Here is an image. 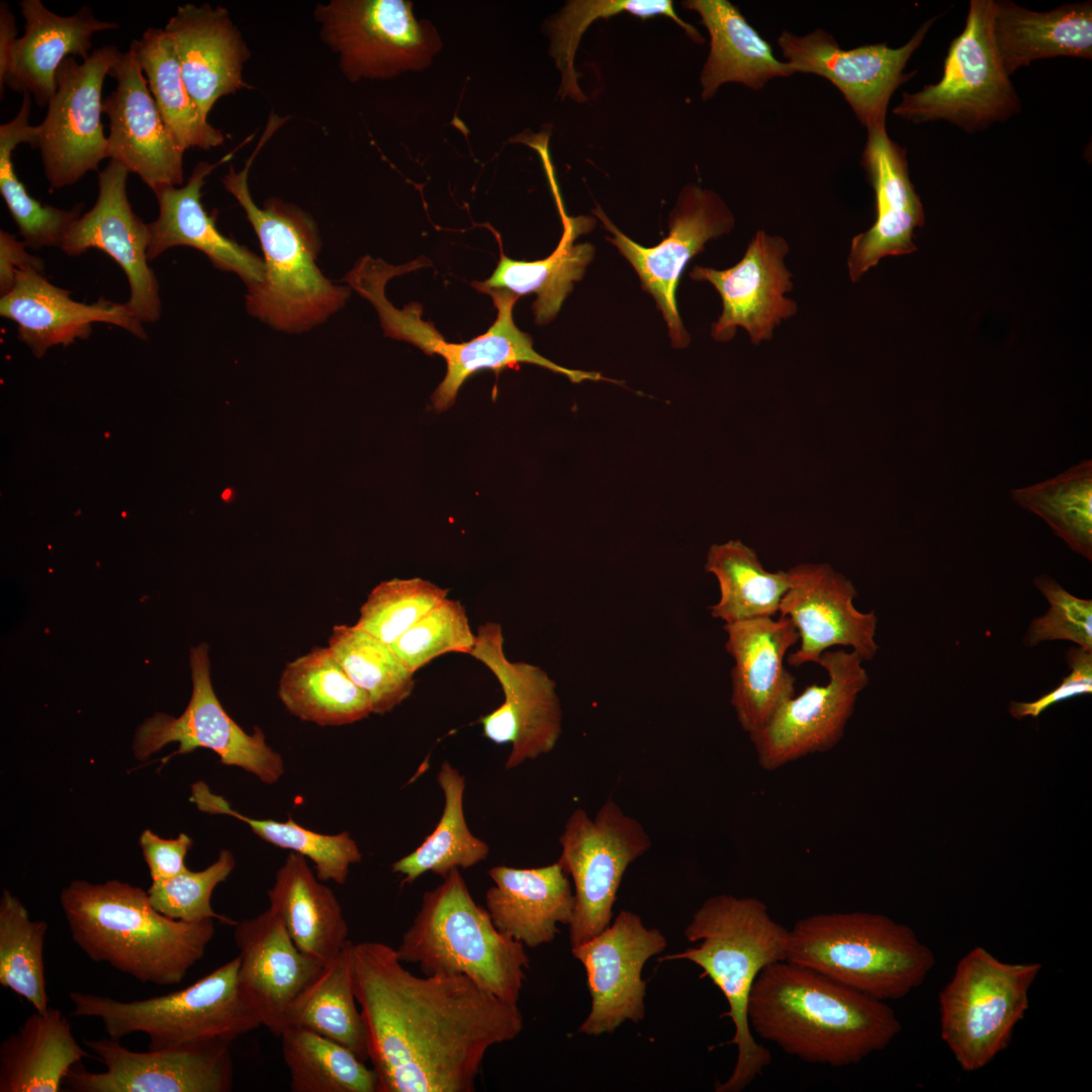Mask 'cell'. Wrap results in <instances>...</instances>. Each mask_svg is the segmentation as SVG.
Returning a JSON list of instances; mask_svg holds the SVG:
<instances>
[{
    "instance_id": "6f0895ef",
    "label": "cell",
    "mask_w": 1092,
    "mask_h": 1092,
    "mask_svg": "<svg viewBox=\"0 0 1092 1092\" xmlns=\"http://www.w3.org/2000/svg\"><path fill=\"white\" fill-rule=\"evenodd\" d=\"M139 842L152 881L169 879L188 870L185 856L193 841L187 834L165 839L146 829Z\"/></svg>"
},
{
    "instance_id": "9a60e30c",
    "label": "cell",
    "mask_w": 1092,
    "mask_h": 1092,
    "mask_svg": "<svg viewBox=\"0 0 1092 1092\" xmlns=\"http://www.w3.org/2000/svg\"><path fill=\"white\" fill-rule=\"evenodd\" d=\"M189 660L192 693L186 709L179 717L160 712L147 718L134 732V758L146 760L165 745L177 742L178 749L164 757V763L174 755L207 748L222 764L241 767L263 783H276L284 774L282 756L267 744L259 727L247 733L219 703L210 679L208 645L192 647Z\"/></svg>"
},
{
    "instance_id": "d6986e66",
    "label": "cell",
    "mask_w": 1092,
    "mask_h": 1092,
    "mask_svg": "<svg viewBox=\"0 0 1092 1092\" xmlns=\"http://www.w3.org/2000/svg\"><path fill=\"white\" fill-rule=\"evenodd\" d=\"M594 213L613 234L607 238L636 270L641 285L656 301L668 326L672 345L684 348L690 336L684 329L675 301L679 277L688 262L705 249L710 240L728 234L735 219L724 200L699 185L686 186L670 215L669 234L658 245L645 248L618 230L598 206Z\"/></svg>"
},
{
    "instance_id": "8992f818",
    "label": "cell",
    "mask_w": 1092,
    "mask_h": 1092,
    "mask_svg": "<svg viewBox=\"0 0 1092 1092\" xmlns=\"http://www.w3.org/2000/svg\"><path fill=\"white\" fill-rule=\"evenodd\" d=\"M414 271L411 263L393 266L370 256L361 258L345 276L346 282L367 299L377 311L385 336L405 341L427 355H439L446 362V374L432 395L438 412L449 408L463 383L482 370L500 372L529 363L565 375L572 382L597 381V372L568 369L540 355L532 338L515 324L513 309L519 299L504 290H488L496 308V318L488 330L467 342L450 343L434 325L422 318V306L416 302L395 307L387 298V282Z\"/></svg>"
},
{
    "instance_id": "d4e9b609",
    "label": "cell",
    "mask_w": 1092,
    "mask_h": 1092,
    "mask_svg": "<svg viewBox=\"0 0 1092 1092\" xmlns=\"http://www.w3.org/2000/svg\"><path fill=\"white\" fill-rule=\"evenodd\" d=\"M143 73L132 47L120 53L111 70L116 86L103 100L109 119L108 158L136 174L153 192L182 186L185 151L163 121Z\"/></svg>"
},
{
    "instance_id": "4dcf8cb0",
    "label": "cell",
    "mask_w": 1092,
    "mask_h": 1092,
    "mask_svg": "<svg viewBox=\"0 0 1092 1092\" xmlns=\"http://www.w3.org/2000/svg\"><path fill=\"white\" fill-rule=\"evenodd\" d=\"M24 19V33L12 43L0 61V92L3 87L33 95L39 106L48 105L56 93V75L68 57L87 60L92 36L99 31L116 29L115 22L96 18L89 6L75 14L61 16L39 0L19 2Z\"/></svg>"
},
{
    "instance_id": "db71d44e",
    "label": "cell",
    "mask_w": 1092,
    "mask_h": 1092,
    "mask_svg": "<svg viewBox=\"0 0 1092 1092\" xmlns=\"http://www.w3.org/2000/svg\"><path fill=\"white\" fill-rule=\"evenodd\" d=\"M235 867L233 852L223 849L206 869L187 870L169 879L152 881L147 892L153 906L170 918L187 922L217 919L235 925L236 921L217 914L210 904L213 890L229 878Z\"/></svg>"
},
{
    "instance_id": "cb8c5ba5",
    "label": "cell",
    "mask_w": 1092,
    "mask_h": 1092,
    "mask_svg": "<svg viewBox=\"0 0 1092 1092\" xmlns=\"http://www.w3.org/2000/svg\"><path fill=\"white\" fill-rule=\"evenodd\" d=\"M787 571L790 586L779 614L792 620L801 642L787 657L791 666L818 664L834 646L851 647L863 660L876 656L878 618L854 607L857 590L849 578L827 563H801Z\"/></svg>"
},
{
    "instance_id": "603a6c76",
    "label": "cell",
    "mask_w": 1092,
    "mask_h": 1092,
    "mask_svg": "<svg viewBox=\"0 0 1092 1092\" xmlns=\"http://www.w3.org/2000/svg\"><path fill=\"white\" fill-rule=\"evenodd\" d=\"M129 171L110 160L98 174V196L94 205L69 229L60 249L70 257L98 249L123 270L129 297L124 303L142 323H156L161 315L159 283L149 266L150 229L138 216L128 200Z\"/></svg>"
},
{
    "instance_id": "5bb4252c",
    "label": "cell",
    "mask_w": 1092,
    "mask_h": 1092,
    "mask_svg": "<svg viewBox=\"0 0 1092 1092\" xmlns=\"http://www.w3.org/2000/svg\"><path fill=\"white\" fill-rule=\"evenodd\" d=\"M120 53L116 47L104 46L82 63L68 57L58 69L56 93L43 120L35 125L30 145L40 152L51 190L75 184L108 158L101 121L102 88Z\"/></svg>"
},
{
    "instance_id": "9f6ffc18",
    "label": "cell",
    "mask_w": 1092,
    "mask_h": 1092,
    "mask_svg": "<svg viewBox=\"0 0 1092 1092\" xmlns=\"http://www.w3.org/2000/svg\"><path fill=\"white\" fill-rule=\"evenodd\" d=\"M1066 659L1071 671L1055 690L1033 702L1010 703L1009 713L1014 718H1036L1058 702L1092 693V651L1071 647Z\"/></svg>"
},
{
    "instance_id": "7a4b0ae2",
    "label": "cell",
    "mask_w": 1092,
    "mask_h": 1092,
    "mask_svg": "<svg viewBox=\"0 0 1092 1092\" xmlns=\"http://www.w3.org/2000/svg\"><path fill=\"white\" fill-rule=\"evenodd\" d=\"M751 1031L802 1061L844 1067L886 1049L901 1032L886 1001L788 961L766 966L748 1002Z\"/></svg>"
},
{
    "instance_id": "ee69618b",
    "label": "cell",
    "mask_w": 1092,
    "mask_h": 1092,
    "mask_svg": "<svg viewBox=\"0 0 1092 1092\" xmlns=\"http://www.w3.org/2000/svg\"><path fill=\"white\" fill-rule=\"evenodd\" d=\"M190 800L201 812L235 817L264 841L309 858L322 882L345 884L351 864L362 858L356 841L346 831L329 835L307 829L292 818L283 822L251 818L234 810L223 797L213 794L203 782L191 786Z\"/></svg>"
},
{
    "instance_id": "816d5d0a",
    "label": "cell",
    "mask_w": 1092,
    "mask_h": 1092,
    "mask_svg": "<svg viewBox=\"0 0 1092 1092\" xmlns=\"http://www.w3.org/2000/svg\"><path fill=\"white\" fill-rule=\"evenodd\" d=\"M447 595L448 589L420 577L381 581L361 606L355 625L391 644Z\"/></svg>"
},
{
    "instance_id": "f35d334b",
    "label": "cell",
    "mask_w": 1092,
    "mask_h": 1092,
    "mask_svg": "<svg viewBox=\"0 0 1092 1092\" xmlns=\"http://www.w3.org/2000/svg\"><path fill=\"white\" fill-rule=\"evenodd\" d=\"M278 696L292 715L321 726L351 724L372 713L367 694L351 680L329 647H314L288 662Z\"/></svg>"
},
{
    "instance_id": "f1b7e54d",
    "label": "cell",
    "mask_w": 1092,
    "mask_h": 1092,
    "mask_svg": "<svg viewBox=\"0 0 1092 1092\" xmlns=\"http://www.w3.org/2000/svg\"><path fill=\"white\" fill-rule=\"evenodd\" d=\"M164 30L186 87L203 116L224 96L249 88L243 71L251 51L230 12L209 3L178 6Z\"/></svg>"
},
{
    "instance_id": "ab89813d",
    "label": "cell",
    "mask_w": 1092,
    "mask_h": 1092,
    "mask_svg": "<svg viewBox=\"0 0 1092 1092\" xmlns=\"http://www.w3.org/2000/svg\"><path fill=\"white\" fill-rule=\"evenodd\" d=\"M133 48L163 121L186 151L222 146L228 135L211 125L183 80L174 44L164 28L149 27Z\"/></svg>"
},
{
    "instance_id": "f6af8a7d",
    "label": "cell",
    "mask_w": 1092,
    "mask_h": 1092,
    "mask_svg": "<svg viewBox=\"0 0 1092 1092\" xmlns=\"http://www.w3.org/2000/svg\"><path fill=\"white\" fill-rule=\"evenodd\" d=\"M30 96L24 93L15 117L0 125V193L26 247L60 248L69 229L81 215L82 205L67 210L40 203L30 196L18 179L12 160L18 145H31L34 139L35 125L29 124Z\"/></svg>"
},
{
    "instance_id": "4316f807",
    "label": "cell",
    "mask_w": 1092,
    "mask_h": 1092,
    "mask_svg": "<svg viewBox=\"0 0 1092 1092\" xmlns=\"http://www.w3.org/2000/svg\"><path fill=\"white\" fill-rule=\"evenodd\" d=\"M234 926L241 991L261 1025L279 1036L288 1027L295 1001L324 964L294 944L283 922L270 908Z\"/></svg>"
},
{
    "instance_id": "7dc6e473",
    "label": "cell",
    "mask_w": 1092,
    "mask_h": 1092,
    "mask_svg": "<svg viewBox=\"0 0 1092 1092\" xmlns=\"http://www.w3.org/2000/svg\"><path fill=\"white\" fill-rule=\"evenodd\" d=\"M328 647L351 680L367 694L373 714L390 712L412 694L414 673L390 644L356 625L334 626Z\"/></svg>"
},
{
    "instance_id": "e0dca14e",
    "label": "cell",
    "mask_w": 1092,
    "mask_h": 1092,
    "mask_svg": "<svg viewBox=\"0 0 1092 1092\" xmlns=\"http://www.w3.org/2000/svg\"><path fill=\"white\" fill-rule=\"evenodd\" d=\"M934 20H925L911 38L897 49L887 43H871L844 50L823 28L804 35L784 30L777 43L795 74H814L832 83L868 129L886 126L891 97L912 78L913 74L904 72L905 67Z\"/></svg>"
},
{
    "instance_id": "681fc988",
    "label": "cell",
    "mask_w": 1092,
    "mask_h": 1092,
    "mask_svg": "<svg viewBox=\"0 0 1092 1092\" xmlns=\"http://www.w3.org/2000/svg\"><path fill=\"white\" fill-rule=\"evenodd\" d=\"M48 923L33 921L22 902L8 890L0 899V985L25 999L37 1011L49 1007L43 960Z\"/></svg>"
},
{
    "instance_id": "ffe728a7",
    "label": "cell",
    "mask_w": 1092,
    "mask_h": 1092,
    "mask_svg": "<svg viewBox=\"0 0 1092 1092\" xmlns=\"http://www.w3.org/2000/svg\"><path fill=\"white\" fill-rule=\"evenodd\" d=\"M470 655L490 669L504 692V703L480 723L486 738L511 743L506 769L550 752L562 730L555 681L537 665L509 660L502 626L495 622L478 627Z\"/></svg>"
},
{
    "instance_id": "8d00e7d4",
    "label": "cell",
    "mask_w": 1092,
    "mask_h": 1092,
    "mask_svg": "<svg viewBox=\"0 0 1092 1092\" xmlns=\"http://www.w3.org/2000/svg\"><path fill=\"white\" fill-rule=\"evenodd\" d=\"M87 1058L61 1010H34L0 1044V1092H59L69 1071Z\"/></svg>"
},
{
    "instance_id": "ac0fdd59",
    "label": "cell",
    "mask_w": 1092,
    "mask_h": 1092,
    "mask_svg": "<svg viewBox=\"0 0 1092 1092\" xmlns=\"http://www.w3.org/2000/svg\"><path fill=\"white\" fill-rule=\"evenodd\" d=\"M103 1072L75 1066L64 1084L75 1092H229L234 1086L231 1043L204 1041L134 1052L120 1039H85Z\"/></svg>"
},
{
    "instance_id": "f907efd6",
    "label": "cell",
    "mask_w": 1092,
    "mask_h": 1092,
    "mask_svg": "<svg viewBox=\"0 0 1092 1092\" xmlns=\"http://www.w3.org/2000/svg\"><path fill=\"white\" fill-rule=\"evenodd\" d=\"M640 18L655 15L670 17L696 42L704 41L701 33L685 22L673 8L670 0H575L568 2L550 23L551 55L562 73V94L577 101L585 96L577 84L574 56L585 29L598 18H608L620 13Z\"/></svg>"
},
{
    "instance_id": "484cf974",
    "label": "cell",
    "mask_w": 1092,
    "mask_h": 1092,
    "mask_svg": "<svg viewBox=\"0 0 1092 1092\" xmlns=\"http://www.w3.org/2000/svg\"><path fill=\"white\" fill-rule=\"evenodd\" d=\"M867 130L860 164L875 192L876 219L850 242L847 269L853 283L883 258L915 252L914 231L925 221L910 180L906 150L889 136L886 126Z\"/></svg>"
},
{
    "instance_id": "3957f363",
    "label": "cell",
    "mask_w": 1092,
    "mask_h": 1092,
    "mask_svg": "<svg viewBox=\"0 0 1092 1092\" xmlns=\"http://www.w3.org/2000/svg\"><path fill=\"white\" fill-rule=\"evenodd\" d=\"M60 903L72 939L91 961L143 984H179L215 932L214 919L170 918L153 906L148 892L118 880H75L62 890Z\"/></svg>"
},
{
    "instance_id": "7402d4cb",
    "label": "cell",
    "mask_w": 1092,
    "mask_h": 1092,
    "mask_svg": "<svg viewBox=\"0 0 1092 1092\" xmlns=\"http://www.w3.org/2000/svg\"><path fill=\"white\" fill-rule=\"evenodd\" d=\"M789 251L785 238L759 230L734 266L725 270L702 266L692 269L690 276L711 283L722 300V313L711 329L713 339L728 342L742 328L757 346L770 341L776 328L796 315L797 302L786 296L794 287L793 275L785 263Z\"/></svg>"
},
{
    "instance_id": "f5cc1de1",
    "label": "cell",
    "mask_w": 1092,
    "mask_h": 1092,
    "mask_svg": "<svg viewBox=\"0 0 1092 1092\" xmlns=\"http://www.w3.org/2000/svg\"><path fill=\"white\" fill-rule=\"evenodd\" d=\"M475 635L464 606L444 599L390 644L401 662L415 673L434 658L448 652L469 654Z\"/></svg>"
},
{
    "instance_id": "d590c367",
    "label": "cell",
    "mask_w": 1092,
    "mask_h": 1092,
    "mask_svg": "<svg viewBox=\"0 0 1092 1092\" xmlns=\"http://www.w3.org/2000/svg\"><path fill=\"white\" fill-rule=\"evenodd\" d=\"M270 906L294 944L322 964L348 943L349 928L333 891L312 873L305 856L290 852L268 891Z\"/></svg>"
},
{
    "instance_id": "e575fe53",
    "label": "cell",
    "mask_w": 1092,
    "mask_h": 1092,
    "mask_svg": "<svg viewBox=\"0 0 1092 1092\" xmlns=\"http://www.w3.org/2000/svg\"><path fill=\"white\" fill-rule=\"evenodd\" d=\"M682 6L700 15L710 35V52L700 76L704 101L725 83L759 90L772 79L795 74L731 2L689 0Z\"/></svg>"
},
{
    "instance_id": "bcb514c9",
    "label": "cell",
    "mask_w": 1092,
    "mask_h": 1092,
    "mask_svg": "<svg viewBox=\"0 0 1092 1092\" xmlns=\"http://www.w3.org/2000/svg\"><path fill=\"white\" fill-rule=\"evenodd\" d=\"M281 1052L293 1092H377L373 1069L346 1046L315 1032L288 1027Z\"/></svg>"
},
{
    "instance_id": "836d02e7",
    "label": "cell",
    "mask_w": 1092,
    "mask_h": 1092,
    "mask_svg": "<svg viewBox=\"0 0 1092 1092\" xmlns=\"http://www.w3.org/2000/svg\"><path fill=\"white\" fill-rule=\"evenodd\" d=\"M992 35L1010 77L1031 62L1054 57L1092 59V3L1033 11L1009 0L993 1Z\"/></svg>"
},
{
    "instance_id": "f546056e",
    "label": "cell",
    "mask_w": 1092,
    "mask_h": 1092,
    "mask_svg": "<svg viewBox=\"0 0 1092 1092\" xmlns=\"http://www.w3.org/2000/svg\"><path fill=\"white\" fill-rule=\"evenodd\" d=\"M69 290L52 284L43 271L30 268L20 272L13 288L0 298V315L17 325L18 338L36 357L57 345L68 346L87 339L92 325L105 323L120 327L146 339L140 322L124 303L100 297L94 303L71 298Z\"/></svg>"
},
{
    "instance_id": "74e56055",
    "label": "cell",
    "mask_w": 1092,
    "mask_h": 1092,
    "mask_svg": "<svg viewBox=\"0 0 1092 1092\" xmlns=\"http://www.w3.org/2000/svg\"><path fill=\"white\" fill-rule=\"evenodd\" d=\"M563 234L554 252L545 259L519 261L507 257L500 249V258L489 278L472 283L478 291L504 290L520 297L535 293L533 311L537 324L552 321L574 282L581 279L594 257L590 244H575L581 234L588 232L595 220L586 216L561 215Z\"/></svg>"
},
{
    "instance_id": "4fadbf2b",
    "label": "cell",
    "mask_w": 1092,
    "mask_h": 1092,
    "mask_svg": "<svg viewBox=\"0 0 1092 1092\" xmlns=\"http://www.w3.org/2000/svg\"><path fill=\"white\" fill-rule=\"evenodd\" d=\"M313 18L351 82L421 69L439 47L434 28L415 18L410 1L331 0L315 5Z\"/></svg>"
},
{
    "instance_id": "30bf717a",
    "label": "cell",
    "mask_w": 1092,
    "mask_h": 1092,
    "mask_svg": "<svg viewBox=\"0 0 1092 1092\" xmlns=\"http://www.w3.org/2000/svg\"><path fill=\"white\" fill-rule=\"evenodd\" d=\"M1041 968L1003 962L983 946L959 961L938 1005L941 1039L962 1070H981L1008 1046Z\"/></svg>"
},
{
    "instance_id": "9c48e42d",
    "label": "cell",
    "mask_w": 1092,
    "mask_h": 1092,
    "mask_svg": "<svg viewBox=\"0 0 1092 1092\" xmlns=\"http://www.w3.org/2000/svg\"><path fill=\"white\" fill-rule=\"evenodd\" d=\"M239 964L237 956L184 989L142 1000L73 991L72 1015L100 1019L112 1038L144 1033L148 1050L215 1040L232 1043L261 1025L241 991Z\"/></svg>"
},
{
    "instance_id": "8fae6325",
    "label": "cell",
    "mask_w": 1092,
    "mask_h": 1092,
    "mask_svg": "<svg viewBox=\"0 0 1092 1092\" xmlns=\"http://www.w3.org/2000/svg\"><path fill=\"white\" fill-rule=\"evenodd\" d=\"M993 0H972L963 31L949 43L938 82L902 94L893 109L920 124L944 120L969 132L1004 121L1020 99L997 56L992 35Z\"/></svg>"
},
{
    "instance_id": "6da1fadb",
    "label": "cell",
    "mask_w": 1092,
    "mask_h": 1092,
    "mask_svg": "<svg viewBox=\"0 0 1092 1092\" xmlns=\"http://www.w3.org/2000/svg\"><path fill=\"white\" fill-rule=\"evenodd\" d=\"M377 1092H473L484 1057L524 1026L518 1004L463 975L416 976L381 941L350 943Z\"/></svg>"
},
{
    "instance_id": "83f0119b",
    "label": "cell",
    "mask_w": 1092,
    "mask_h": 1092,
    "mask_svg": "<svg viewBox=\"0 0 1092 1092\" xmlns=\"http://www.w3.org/2000/svg\"><path fill=\"white\" fill-rule=\"evenodd\" d=\"M723 629L727 634L725 649L734 661L730 702L749 736L795 695L796 677L784 666V660L800 636L786 616L724 624Z\"/></svg>"
},
{
    "instance_id": "277c9868",
    "label": "cell",
    "mask_w": 1092,
    "mask_h": 1092,
    "mask_svg": "<svg viewBox=\"0 0 1092 1092\" xmlns=\"http://www.w3.org/2000/svg\"><path fill=\"white\" fill-rule=\"evenodd\" d=\"M285 121L286 117L272 113L243 169L230 166L221 183L244 209L264 255L263 281L246 295L248 312L274 329L297 333L327 321L345 305L351 291L334 284L317 267L322 243L310 214L279 198H269L259 206L251 195L252 165Z\"/></svg>"
},
{
    "instance_id": "11a10c76",
    "label": "cell",
    "mask_w": 1092,
    "mask_h": 1092,
    "mask_svg": "<svg viewBox=\"0 0 1092 1092\" xmlns=\"http://www.w3.org/2000/svg\"><path fill=\"white\" fill-rule=\"evenodd\" d=\"M1033 583L1050 608L1030 622L1026 644L1033 647L1044 641L1068 640L1092 651V600L1075 597L1045 574L1036 576Z\"/></svg>"
},
{
    "instance_id": "44dd1931",
    "label": "cell",
    "mask_w": 1092,
    "mask_h": 1092,
    "mask_svg": "<svg viewBox=\"0 0 1092 1092\" xmlns=\"http://www.w3.org/2000/svg\"><path fill=\"white\" fill-rule=\"evenodd\" d=\"M666 938L647 928L639 915L622 910L612 925L589 940L571 947L585 970L590 1011L578 1031L587 1035L614 1032L626 1020L645 1016V963L664 950Z\"/></svg>"
},
{
    "instance_id": "ba28073f",
    "label": "cell",
    "mask_w": 1092,
    "mask_h": 1092,
    "mask_svg": "<svg viewBox=\"0 0 1092 1092\" xmlns=\"http://www.w3.org/2000/svg\"><path fill=\"white\" fill-rule=\"evenodd\" d=\"M395 951L400 962L418 964L425 975H463L514 1004L530 965L525 945L494 926L458 869L425 893Z\"/></svg>"
},
{
    "instance_id": "5b68a950",
    "label": "cell",
    "mask_w": 1092,
    "mask_h": 1092,
    "mask_svg": "<svg viewBox=\"0 0 1092 1092\" xmlns=\"http://www.w3.org/2000/svg\"><path fill=\"white\" fill-rule=\"evenodd\" d=\"M685 936L697 946L663 960H688L699 966L723 993L737 1048L730 1077L715 1086L717 1092H740L760 1076L771 1062L770 1052L757 1042L748 1022V1002L757 976L768 965L786 961L789 929L771 918L766 905L753 897L719 894L695 912Z\"/></svg>"
},
{
    "instance_id": "b9f144b4",
    "label": "cell",
    "mask_w": 1092,
    "mask_h": 1092,
    "mask_svg": "<svg viewBox=\"0 0 1092 1092\" xmlns=\"http://www.w3.org/2000/svg\"><path fill=\"white\" fill-rule=\"evenodd\" d=\"M350 943L349 940L338 956L324 964L297 998L288 1027L306 1029L332 1039L366 1063L367 1035L354 993Z\"/></svg>"
},
{
    "instance_id": "1f68e13d",
    "label": "cell",
    "mask_w": 1092,
    "mask_h": 1092,
    "mask_svg": "<svg viewBox=\"0 0 1092 1092\" xmlns=\"http://www.w3.org/2000/svg\"><path fill=\"white\" fill-rule=\"evenodd\" d=\"M238 148L216 163L199 162L184 185L154 191L159 214L149 223V260L171 248L185 246L202 252L215 268L235 273L248 289L263 281V258L221 234L216 226V214H209L201 201L205 178L230 161Z\"/></svg>"
},
{
    "instance_id": "680465c9",
    "label": "cell",
    "mask_w": 1092,
    "mask_h": 1092,
    "mask_svg": "<svg viewBox=\"0 0 1092 1092\" xmlns=\"http://www.w3.org/2000/svg\"><path fill=\"white\" fill-rule=\"evenodd\" d=\"M24 242L5 232H0V293L7 294L14 286L17 275L27 269L43 271L41 259L29 254Z\"/></svg>"
},
{
    "instance_id": "d6a6232c",
    "label": "cell",
    "mask_w": 1092,
    "mask_h": 1092,
    "mask_svg": "<svg viewBox=\"0 0 1092 1092\" xmlns=\"http://www.w3.org/2000/svg\"><path fill=\"white\" fill-rule=\"evenodd\" d=\"M488 876L493 886L485 894L486 910L502 932L537 947L553 941L558 924L569 925L574 895L558 861L533 869L496 866Z\"/></svg>"
},
{
    "instance_id": "7c38bea8",
    "label": "cell",
    "mask_w": 1092,
    "mask_h": 1092,
    "mask_svg": "<svg viewBox=\"0 0 1092 1092\" xmlns=\"http://www.w3.org/2000/svg\"><path fill=\"white\" fill-rule=\"evenodd\" d=\"M557 860L574 885V907L569 923L571 947L607 928L628 867L651 847L641 823L608 799L590 818L575 809L559 837Z\"/></svg>"
},
{
    "instance_id": "c3c4849f",
    "label": "cell",
    "mask_w": 1092,
    "mask_h": 1092,
    "mask_svg": "<svg viewBox=\"0 0 1092 1092\" xmlns=\"http://www.w3.org/2000/svg\"><path fill=\"white\" fill-rule=\"evenodd\" d=\"M1017 504L1041 517L1076 553L1092 559V461L1056 477L1013 489Z\"/></svg>"
},
{
    "instance_id": "2e32d148",
    "label": "cell",
    "mask_w": 1092,
    "mask_h": 1092,
    "mask_svg": "<svg viewBox=\"0 0 1092 1092\" xmlns=\"http://www.w3.org/2000/svg\"><path fill=\"white\" fill-rule=\"evenodd\" d=\"M862 661L852 650H826L821 655L818 664L828 674L827 684L807 686L749 735L761 768L772 771L838 744L858 695L870 681Z\"/></svg>"
},
{
    "instance_id": "60d3db41",
    "label": "cell",
    "mask_w": 1092,
    "mask_h": 1092,
    "mask_svg": "<svg viewBox=\"0 0 1092 1092\" xmlns=\"http://www.w3.org/2000/svg\"><path fill=\"white\" fill-rule=\"evenodd\" d=\"M705 570L713 574L720 597L709 607L711 616L725 624L774 618L790 586L788 571H768L756 551L741 540L713 544Z\"/></svg>"
},
{
    "instance_id": "52a82bcc",
    "label": "cell",
    "mask_w": 1092,
    "mask_h": 1092,
    "mask_svg": "<svg viewBox=\"0 0 1092 1092\" xmlns=\"http://www.w3.org/2000/svg\"><path fill=\"white\" fill-rule=\"evenodd\" d=\"M786 961L882 1001L906 997L936 963L910 926L858 911L798 920L789 929Z\"/></svg>"
},
{
    "instance_id": "7bdbcfd3",
    "label": "cell",
    "mask_w": 1092,
    "mask_h": 1092,
    "mask_svg": "<svg viewBox=\"0 0 1092 1092\" xmlns=\"http://www.w3.org/2000/svg\"><path fill=\"white\" fill-rule=\"evenodd\" d=\"M444 809L434 831L413 852L396 860L391 870L412 884L427 872L445 878L452 870L468 869L484 860L489 847L469 830L463 809L464 776L448 761L437 775Z\"/></svg>"
}]
</instances>
